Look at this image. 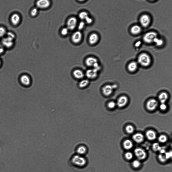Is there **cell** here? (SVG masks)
<instances>
[{"mask_svg": "<svg viewBox=\"0 0 172 172\" xmlns=\"http://www.w3.org/2000/svg\"><path fill=\"white\" fill-rule=\"evenodd\" d=\"M71 160L72 164L78 167H84L87 163V159L84 156L77 154L72 156Z\"/></svg>", "mask_w": 172, "mask_h": 172, "instance_id": "cell-1", "label": "cell"}, {"mask_svg": "<svg viewBox=\"0 0 172 172\" xmlns=\"http://www.w3.org/2000/svg\"><path fill=\"white\" fill-rule=\"evenodd\" d=\"M85 63L87 66L92 67L98 71L100 69L97 60L94 57H90L87 58L85 60Z\"/></svg>", "mask_w": 172, "mask_h": 172, "instance_id": "cell-2", "label": "cell"}, {"mask_svg": "<svg viewBox=\"0 0 172 172\" xmlns=\"http://www.w3.org/2000/svg\"><path fill=\"white\" fill-rule=\"evenodd\" d=\"M138 61L139 63L142 65L146 66L150 64L151 59L150 56L147 54L143 53L139 56Z\"/></svg>", "mask_w": 172, "mask_h": 172, "instance_id": "cell-3", "label": "cell"}, {"mask_svg": "<svg viewBox=\"0 0 172 172\" xmlns=\"http://www.w3.org/2000/svg\"><path fill=\"white\" fill-rule=\"evenodd\" d=\"M157 34L155 32L152 31L146 33L143 37V40L147 43H151L153 42L154 39L157 37Z\"/></svg>", "mask_w": 172, "mask_h": 172, "instance_id": "cell-4", "label": "cell"}, {"mask_svg": "<svg viewBox=\"0 0 172 172\" xmlns=\"http://www.w3.org/2000/svg\"><path fill=\"white\" fill-rule=\"evenodd\" d=\"M117 87L116 85H113L106 84L102 87V92L103 94L106 96L110 95L113 93L114 89Z\"/></svg>", "mask_w": 172, "mask_h": 172, "instance_id": "cell-5", "label": "cell"}, {"mask_svg": "<svg viewBox=\"0 0 172 172\" xmlns=\"http://www.w3.org/2000/svg\"><path fill=\"white\" fill-rule=\"evenodd\" d=\"M20 81L21 84L25 87H28L30 85L31 83L30 77L28 74H23L20 78Z\"/></svg>", "mask_w": 172, "mask_h": 172, "instance_id": "cell-6", "label": "cell"}, {"mask_svg": "<svg viewBox=\"0 0 172 172\" xmlns=\"http://www.w3.org/2000/svg\"><path fill=\"white\" fill-rule=\"evenodd\" d=\"M140 23L143 27H146L149 25L151 21L150 16L147 14H144L140 18Z\"/></svg>", "mask_w": 172, "mask_h": 172, "instance_id": "cell-7", "label": "cell"}, {"mask_svg": "<svg viewBox=\"0 0 172 172\" xmlns=\"http://www.w3.org/2000/svg\"><path fill=\"white\" fill-rule=\"evenodd\" d=\"M134 153L136 156L140 160H144L146 157V153L142 148H136L134 150Z\"/></svg>", "mask_w": 172, "mask_h": 172, "instance_id": "cell-8", "label": "cell"}, {"mask_svg": "<svg viewBox=\"0 0 172 172\" xmlns=\"http://www.w3.org/2000/svg\"><path fill=\"white\" fill-rule=\"evenodd\" d=\"M14 40L10 37L6 36L5 37L2 39L1 42L4 47L10 48L13 45Z\"/></svg>", "mask_w": 172, "mask_h": 172, "instance_id": "cell-9", "label": "cell"}, {"mask_svg": "<svg viewBox=\"0 0 172 172\" xmlns=\"http://www.w3.org/2000/svg\"><path fill=\"white\" fill-rule=\"evenodd\" d=\"M85 75L86 77L89 79H94L97 77L98 71L93 68L89 69L86 71Z\"/></svg>", "mask_w": 172, "mask_h": 172, "instance_id": "cell-10", "label": "cell"}, {"mask_svg": "<svg viewBox=\"0 0 172 172\" xmlns=\"http://www.w3.org/2000/svg\"><path fill=\"white\" fill-rule=\"evenodd\" d=\"M158 105L157 101L155 99H151L147 102L146 108L147 109L150 111H152L155 110Z\"/></svg>", "mask_w": 172, "mask_h": 172, "instance_id": "cell-11", "label": "cell"}, {"mask_svg": "<svg viewBox=\"0 0 172 172\" xmlns=\"http://www.w3.org/2000/svg\"><path fill=\"white\" fill-rule=\"evenodd\" d=\"M77 23V19L74 17L70 18L67 22V28L69 29L72 30L76 27Z\"/></svg>", "mask_w": 172, "mask_h": 172, "instance_id": "cell-12", "label": "cell"}, {"mask_svg": "<svg viewBox=\"0 0 172 172\" xmlns=\"http://www.w3.org/2000/svg\"><path fill=\"white\" fill-rule=\"evenodd\" d=\"M50 4V1L47 0H41L38 1L36 3L37 6L41 9H45L49 7Z\"/></svg>", "mask_w": 172, "mask_h": 172, "instance_id": "cell-13", "label": "cell"}, {"mask_svg": "<svg viewBox=\"0 0 172 172\" xmlns=\"http://www.w3.org/2000/svg\"><path fill=\"white\" fill-rule=\"evenodd\" d=\"M127 97L125 96H122L118 98L116 103V105L119 108H122L124 106L127 104Z\"/></svg>", "mask_w": 172, "mask_h": 172, "instance_id": "cell-14", "label": "cell"}, {"mask_svg": "<svg viewBox=\"0 0 172 172\" xmlns=\"http://www.w3.org/2000/svg\"><path fill=\"white\" fill-rule=\"evenodd\" d=\"M76 151L77 154L84 156L87 153L88 149L85 145H81L78 146L77 148Z\"/></svg>", "mask_w": 172, "mask_h": 172, "instance_id": "cell-15", "label": "cell"}, {"mask_svg": "<svg viewBox=\"0 0 172 172\" xmlns=\"http://www.w3.org/2000/svg\"><path fill=\"white\" fill-rule=\"evenodd\" d=\"M82 35L79 31H77L75 32L73 35L72 37V40L74 43H77L80 42L82 39Z\"/></svg>", "mask_w": 172, "mask_h": 172, "instance_id": "cell-16", "label": "cell"}, {"mask_svg": "<svg viewBox=\"0 0 172 172\" xmlns=\"http://www.w3.org/2000/svg\"><path fill=\"white\" fill-rule=\"evenodd\" d=\"M73 75L76 79H81L83 78L84 74L83 72L81 70L77 69L74 70L73 72Z\"/></svg>", "mask_w": 172, "mask_h": 172, "instance_id": "cell-17", "label": "cell"}, {"mask_svg": "<svg viewBox=\"0 0 172 172\" xmlns=\"http://www.w3.org/2000/svg\"><path fill=\"white\" fill-rule=\"evenodd\" d=\"M132 138L133 140L137 143L142 142L144 140L143 135L140 133H136L134 134Z\"/></svg>", "mask_w": 172, "mask_h": 172, "instance_id": "cell-18", "label": "cell"}, {"mask_svg": "<svg viewBox=\"0 0 172 172\" xmlns=\"http://www.w3.org/2000/svg\"><path fill=\"white\" fill-rule=\"evenodd\" d=\"M146 136L148 140L151 141L154 140L156 138L155 132L152 130L147 131L146 133Z\"/></svg>", "mask_w": 172, "mask_h": 172, "instance_id": "cell-19", "label": "cell"}, {"mask_svg": "<svg viewBox=\"0 0 172 172\" xmlns=\"http://www.w3.org/2000/svg\"><path fill=\"white\" fill-rule=\"evenodd\" d=\"M20 17L19 15L17 14H14L12 15L11 17V21L12 24L14 25L18 24L20 21Z\"/></svg>", "mask_w": 172, "mask_h": 172, "instance_id": "cell-20", "label": "cell"}, {"mask_svg": "<svg viewBox=\"0 0 172 172\" xmlns=\"http://www.w3.org/2000/svg\"><path fill=\"white\" fill-rule=\"evenodd\" d=\"M142 31V28L139 26L135 25L133 26L131 28L130 31L133 34L136 35L140 33Z\"/></svg>", "mask_w": 172, "mask_h": 172, "instance_id": "cell-21", "label": "cell"}, {"mask_svg": "<svg viewBox=\"0 0 172 172\" xmlns=\"http://www.w3.org/2000/svg\"><path fill=\"white\" fill-rule=\"evenodd\" d=\"M98 39V37L96 33H94L90 36L89 41L91 44H94L97 43Z\"/></svg>", "mask_w": 172, "mask_h": 172, "instance_id": "cell-22", "label": "cell"}, {"mask_svg": "<svg viewBox=\"0 0 172 172\" xmlns=\"http://www.w3.org/2000/svg\"><path fill=\"white\" fill-rule=\"evenodd\" d=\"M123 146L125 149L126 150H129L132 148L133 144L130 140H126L123 142Z\"/></svg>", "mask_w": 172, "mask_h": 172, "instance_id": "cell-23", "label": "cell"}, {"mask_svg": "<svg viewBox=\"0 0 172 172\" xmlns=\"http://www.w3.org/2000/svg\"><path fill=\"white\" fill-rule=\"evenodd\" d=\"M168 97L167 94L164 92L161 93L158 96L159 99L161 103H165Z\"/></svg>", "mask_w": 172, "mask_h": 172, "instance_id": "cell-24", "label": "cell"}, {"mask_svg": "<svg viewBox=\"0 0 172 172\" xmlns=\"http://www.w3.org/2000/svg\"><path fill=\"white\" fill-rule=\"evenodd\" d=\"M137 63L133 61L130 63L128 65V70L131 72L135 71L137 69Z\"/></svg>", "mask_w": 172, "mask_h": 172, "instance_id": "cell-25", "label": "cell"}, {"mask_svg": "<svg viewBox=\"0 0 172 172\" xmlns=\"http://www.w3.org/2000/svg\"><path fill=\"white\" fill-rule=\"evenodd\" d=\"M89 83V82L88 80L87 79H83L79 82L78 85L80 88H83L87 86Z\"/></svg>", "mask_w": 172, "mask_h": 172, "instance_id": "cell-26", "label": "cell"}, {"mask_svg": "<svg viewBox=\"0 0 172 172\" xmlns=\"http://www.w3.org/2000/svg\"><path fill=\"white\" fill-rule=\"evenodd\" d=\"M116 105V103L113 101H109L107 104V107L110 110L114 109Z\"/></svg>", "mask_w": 172, "mask_h": 172, "instance_id": "cell-27", "label": "cell"}, {"mask_svg": "<svg viewBox=\"0 0 172 172\" xmlns=\"http://www.w3.org/2000/svg\"><path fill=\"white\" fill-rule=\"evenodd\" d=\"M134 128L131 125H128L125 127V130L126 132L129 134L133 133L134 131Z\"/></svg>", "mask_w": 172, "mask_h": 172, "instance_id": "cell-28", "label": "cell"}, {"mask_svg": "<svg viewBox=\"0 0 172 172\" xmlns=\"http://www.w3.org/2000/svg\"><path fill=\"white\" fill-rule=\"evenodd\" d=\"M158 140L159 142L161 143H164L166 141L167 138L165 135H161L159 137Z\"/></svg>", "mask_w": 172, "mask_h": 172, "instance_id": "cell-29", "label": "cell"}, {"mask_svg": "<svg viewBox=\"0 0 172 172\" xmlns=\"http://www.w3.org/2000/svg\"><path fill=\"white\" fill-rule=\"evenodd\" d=\"M133 166L135 168L139 167L141 165V163L139 160H136L133 161L132 163Z\"/></svg>", "mask_w": 172, "mask_h": 172, "instance_id": "cell-30", "label": "cell"}, {"mask_svg": "<svg viewBox=\"0 0 172 172\" xmlns=\"http://www.w3.org/2000/svg\"><path fill=\"white\" fill-rule=\"evenodd\" d=\"M153 42H154L158 46H160L162 45L163 43V40L161 39H159L157 37L155 38Z\"/></svg>", "mask_w": 172, "mask_h": 172, "instance_id": "cell-31", "label": "cell"}, {"mask_svg": "<svg viewBox=\"0 0 172 172\" xmlns=\"http://www.w3.org/2000/svg\"><path fill=\"white\" fill-rule=\"evenodd\" d=\"M7 33L6 29L3 27H0V38L3 37Z\"/></svg>", "mask_w": 172, "mask_h": 172, "instance_id": "cell-32", "label": "cell"}, {"mask_svg": "<svg viewBox=\"0 0 172 172\" xmlns=\"http://www.w3.org/2000/svg\"><path fill=\"white\" fill-rule=\"evenodd\" d=\"M88 16L87 13L84 12H81L79 15L80 18L81 19H85Z\"/></svg>", "mask_w": 172, "mask_h": 172, "instance_id": "cell-33", "label": "cell"}, {"mask_svg": "<svg viewBox=\"0 0 172 172\" xmlns=\"http://www.w3.org/2000/svg\"><path fill=\"white\" fill-rule=\"evenodd\" d=\"M152 148L154 151H159L161 148V147H160L158 143H155L153 144Z\"/></svg>", "mask_w": 172, "mask_h": 172, "instance_id": "cell-34", "label": "cell"}, {"mask_svg": "<svg viewBox=\"0 0 172 172\" xmlns=\"http://www.w3.org/2000/svg\"><path fill=\"white\" fill-rule=\"evenodd\" d=\"M124 156L126 159L128 160H130L132 158L133 155L131 152H127L125 154Z\"/></svg>", "mask_w": 172, "mask_h": 172, "instance_id": "cell-35", "label": "cell"}, {"mask_svg": "<svg viewBox=\"0 0 172 172\" xmlns=\"http://www.w3.org/2000/svg\"><path fill=\"white\" fill-rule=\"evenodd\" d=\"M158 158L161 162H165L167 160L165 155L161 154L158 155Z\"/></svg>", "mask_w": 172, "mask_h": 172, "instance_id": "cell-36", "label": "cell"}, {"mask_svg": "<svg viewBox=\"0 0 172 172\" xmlns=\"http://www.w3.org/2000/svg\"><path fill=\"white\" fill-rule=\"evenodd\" d=\"M38 12V9L37 8H34L31 11V14L32 16H35L37 14Z\"/></svg>", "mask_w": 172, "mask_h": 172, "instance_id": "cell-37", "label": "cell"}, {"mask_svg": "<svg viewBox=\"0 0 172 172\" xmlns=\"http://www.w3.org/2000/svg\"><path fill=\"white\" fill-rule=\"evenodd\" d=\"M68 29L67 28H64L62 29L61 32L62 35L64 36L66 35L68 32Z\"/></svg>", "mask_w": 172, "mask_h": 172, "instance_id": "cell-38", "label": "cell"}, {"mask_svg": "<svg viewBox=\"0 0 172 172\" xmlns=\"http://www.w3.org/2000/svg\"><path fill=\"white\" fill-rule=\"evenodd\" d=\"M172 153L171 152H167L165 153V156L167 160L169 159L171 157L172 155Z\"/></svg>", "mask_w": 172, "mask_h": 172, "instance_id": "cell-39", "label": "cell"}, {"mask_svg": "<svg viewBox=\"0 0 172 172\" xmlns=\"http://www.w3.org/2000/svg\"><path fill=\"white\" fill-rule=\"evenodd\" d=\"M166 106L165 103H161L160 106V109L162 110H166Z\"/></svg>", "mask_w": 172, "mask_h": 172, "instance_id": "cell-40", "label": "cell"}, {"mask_svg": "<svg viewBox=\"0 0 172 172\" xmlns=\"http://www.w3.org/2000/svg\"><path fill=\"white\" fill-rule=\"evenodd\" d=\"M85 25L83 21L80 22L78 26V28L79 29H82L84 27Z\"/></svg>", "mask_w": 172, "mask_h": 172, "instance_id": "cell-41", "label": "cell"}, {"mask_svg": "<svg viewBox=\"0 0 172 172\" xmlns=\"http://www.w3.org/2000/svg\"><path fill=\"white\" fill-rule=\"evenodd\" d=\"M4 51V47L2 45L1 42H0V54L2 53Z\"/></svg>", "mask_w": 172, "mask_h": 172, "instance_id": "cell-42", "label": "cell"}, {"mask_svg": "<svg viewBox=\"0 0 172 172\" xmlns=\"http://www.w3.org/2000/svg\"><path fill=\"white\" fill-rule=\"evenodd\" d=\"M86 22L89 24L91 23L92 21V19L88 16L85 19Z\"/></svg>", "mask_w": 172, "mask_h": 172, "instance_id": "cell-43", "label": "cell"}, {"mask_svg": "<svg viewBox=\"0 0 172 172\" xmlns=\"http://www.w3.org/2000/svg\"><path fill=\"white\" fill-rule=\"evenodd\" d=\"M1 61H0V64H1Z\"/></svg>", "mask_w": 172, "mask_h": 172, "instance_id": "cell-44", "label": "cell"}]
</instances>
